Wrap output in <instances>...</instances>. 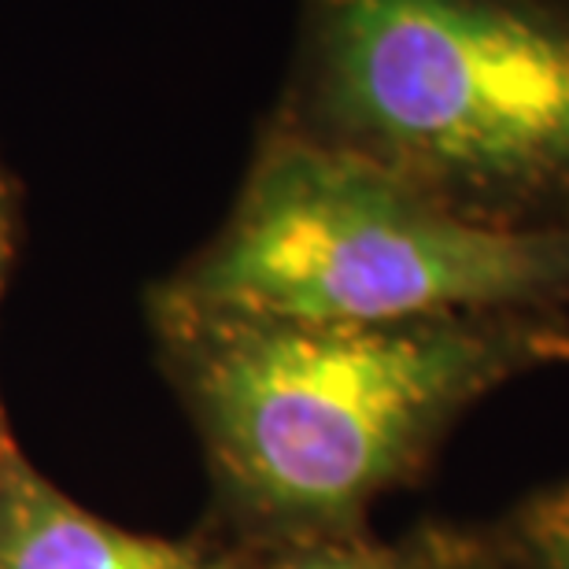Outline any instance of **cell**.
I'll list each match as a JSON object with an SVG mask.
<instances>
[{
  "mask_svg": "<svg viewBox=\"0 0 569 569\" xmlns=\"http://www.w3.org/2000/svg\"><path fill=\"white\" fill-rule=\"evenodd\" d=\"M503 569H569V477L488 521Z\"/></svg>",
  "mask_w": 569,
  "mask_h": 569,
  "instance_id": "5",
  "label": "cell"
},
{
  "mask_svg": "<svg viewBox=\"0 0 569 569\" xmlns=\"http://www.w3.org/2000/svg\"><path fill=\"white\" fill-rule=\"evenodd\" d=\"M289 133L362 156L462 219L569 230V0H307Z\"/></svg>",
  "mask_w": 569,
  "mask_h": 569,
  "instance_id": "2",
  "label": "cell"
},
{
  "mask_svg": "<svg viewBox=\"0 0 569 569\" xmlns=\"http://www.w3.org/2000/svg\"><path fill=\"white\" fill-rule=\"evenodd\" d=\"M237 548L244 551V569H411L407 540H378L370 526Z\"/></svg>",
  "mask_w": 569,
  "mask_h": 569,
  "instance_id": "6",
  "label": "cell"
},
{
  "mask_svg": "<svg viewBox=\"0 0 569 569\" xmlns=\"http://www.w3.org/2000/svg\"><path fill=\"white\" fill-rule=\"evenodd\" d=\"M230 543L367 529L485 400L569 367V307L378 326L163 318Z\"/></svg>",
  "mask_w": 569,
  "mask_h": 569,
  "instance_id": "1",
  "label": "cell"
},
{
  "mask_svg": "<svg viewBox=\"0 0 569 569\" xmlns=\"http://www.w3.org/2000/svg\"><path fill=\"white\" fill-rule=\"evenodd\" d=\"M569 307V230H499L340 148L274 130L163 318L378 326Z\"/></svg>",
  "mask_w": 569,
  "mask_h": 569,
  "instance_id": "3",
  "label": "cell"
},
{
  "mask_svg": "<svg viewBox=\"0 0 569 569\" xmlns=\"http://www.w3.org/2000/svg\"><path fill=\"white\" fill-rule=\"evenodd\" d=\"M0 259H4V219H0ZM8 426H4V415H0V443H8Z\"/></svg>",
  "mask_w": 569,
  "mask_h": 569,
  "instance_id": "8",
  "label": "cell"
},
{
  "mask_svg": "<svg viewBox=\"0 0 569 569\" xmlns=\"http://www.w3.org/2000/svg\"><path fill=\"white\" fill-rule=\"evenodd\" d=\"M403 540L411 551V569H503L488 526L426 521Z\"/></svg>",
  "mask_w": 569,
  "mask_h": 569,
  "instance_id": "7",
  "label": "cell"
},
{
  "mask_svg": "<svg viewBox=\"0 0 569 569\" xmlns=\"http://www.w3.org/2000/svg\"><path fill=\"white\" fill-rule=\"evenodd\" d=\"M0 569H244V551L230 540H167L111 526L8 440L0 443Z\"/></svg>",
  "mask_w": 569,
  "mask_h": 569,
  "instance_id": "4",
  "label": "cell"
}]
</instances>
